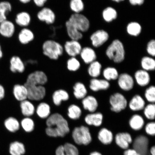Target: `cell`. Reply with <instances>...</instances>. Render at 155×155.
Returning a JSON list of instances; mask_svg holds the SVG:
<instances>
[{
  "instance_id": "cell-1",
  "label": "cell",
  "mask_w": 155,
  "mask_h": 155,
  "mask_svg": "<svg viewBox=\"0 0 155 155\" xmlns=\"http://www.w3.org/2000/svg\"><path fill=\"white\" fill-rule=\"evenodd\" d=\"M65 32L68 38L79 41L83 37L82 32H86L90 26V21L81 13H72L64 24Z\"/></svg>"
},
{
  "instance_id": "cell-2",
  "label": "cell",
  "mask_w": 155,
  "mask_h": 155,
  "mask_svg": "<svg viewBox=\"0 0 155 155\" xmlns=\"http://www.w3.org/2000/svg\"><path fill=\"white\" fill-rule=\"evenodd\" d=\"M46 134L52 137H64L70 131L67 120L61 113L51 114L46 119Z\"/></svg>"
},
{
  "instance_id": "cell-3",
  "label": "cell",
  "mask_w": 155,
  "mask_h": 155,
  "mask_svg": "<svg viewBox=\"0 0 155 155\" xmlns=\"http://www.w3.org/2000/svg\"><path fill=\"white\" fill-rule=\"evenodd\" d=\"M42 55L50 61H58L65 55L63 44L53 39H47L41 46Z\"/></svg>"
},
{
  "instance_id": "cell-4",
  "label": "cell",
  "mask_w": 155,
  "mask_h": 155,
  "mask_svg": "<svg viewBox=\"0 0 155 155\" xmlns=\"http://www.w3.org/2000/svg\"><path fill=\"white\" fill-rule=\"evenodd\" d=\"M72 137L74 143L79 146H87L92 141L90 128L85 125L75 127L72 131Z\"/></svg>"
},
{
  "instance_id": "cell-5",
  "label": "cell",
  "mask_w": 155,
  "mask_h": 155,
  "mask_svg": "<svg viewBox=\"0 0 155 155\" xmlns=\"http://www.w3.org/2000/svg\"><path fill=\"white\" fill-rule=\"evenodd\" d=\"M106 54L114 63H121L125 58V51L123 43L119 40H114L108 46Z\"/></svg>"
},
{
  "instance_id": "cell-6",
  "label": "cell",
  "mask_w": 155,
  "mask_h": 155,
  "mask_svg": "<svg viewBox=\"0 0 155 155\" xmlns=\"http://www.w3.org/2000/svg\"><path fill=\"white\" fill-rule=\"evenodd\" d=\"M33 18L38 22L48 26L55 24L57 19L55 11L51 7L47 5L38 9Z\"/></svg>"
},
{
  "instance_id": "cell-7",
  "label": "cell",
  "mask_w": 155,
  "mask_h": 155,
  "mask_svg": "<svg viewBox=\"0 0 155 155\" xmlns=\"http://www.w3.org/2000/svg\"><path fill=\"white\" fill-rule=\"evenodd\" d=\"M110 109L115 113H119L126 109L128 102L124 96L121 93L116 92L111 95L109 98Z\"/></svg>"
},
{
  "instance_id": "cell-8",
  "label": "cell",
  "mask_w": 155,
  "mask_h": 155,
  "mask_svg": "<svg viewBox=\"0 0 155 155\" xmlns=\"http://www.w3.org/2000/svg\"><path fill=\"white\" fill-rule=\"evenodd\" d=\"M48 79L46 74L41 70H36L27 76L25 85L44 86L48 83Z\"/></svg>"
},
{
  "instance_id": "cell-9",
  "label": "cell",
  "mask_w": 155,
  "mask_h": 155,
  "mask_svg": "<svg viewBox=\"0 0 155 155\" xmlns=\"http://www.w3.org/2000/svg\"><path fill=\"white\" fill-rule=\"evenodd\" d=\"M24 85L28 90V100L38 102L41 101L45 98L47 91L44 86Z\"/></svg>"
},
{
  "instance_id": "cell-10",
  "label": "cell",
  "mask_w": 155,
  "mask_h": 155,
  "mask_svg": "<svg viewBox=\"0 0 155 155\" xmlns=\"http://www.w3.org/2000/svg\"><path fill=\"white\" fill-rule=\"evenodd\" d=\"M35 38L34 31L30 27L19 28L17 33V40L21 46L29 45L34 41Z\"/></svg>"
},
{
  "instance_id": "cell-11",
  "label": "cell",
  "mask_w": 155,
  "mask_h": 155,
  "mask_svg": "<svg viewBox=\"0 0 155 155\" xmlns=\"http://www.w3.org/2000/svg\"><path fill=\"white\" fill-rule=\"evenodd\" d=\"M32 15L26 9H22L17 12L15 15L14 23L19 28H28L31 25Z\"/></svg>"
},
{
  "instance_id": "cell-12",
  "label": "cell",
  "mask_w": 155,
  "mask_h": 155,
  "mask_svg": "<svg viewBox=\"0 0 155 155\" xmlns=\"http://www.w3.org/2000/svg\"><path fill=\"white\" fill-rule=\"evenodd\" d=\"M65 55L69 57H76L79 55L82 48L79 41L68 39L63 44Z\"/></svg>"
},
{
  "instance_id": "cell-13",
  "label": "cell",
  "mask_w": 155,
  "mask_h": 155,
  "mask_svg": "<svg viewBox=\"0 0 155 155\" xmlns=\"http://www.w3.org/2000/svg\"><path fill=\"white\" fill-rule=\"evenodd\" d=\"M114 140L116 145L124 150L130 148L133 141L131 135L127 132L116 134L114 136Z\"/></svg>"
},
{
  "instance_id": "cell-14",
  "label": "cell",
  "mask_w": 155,
  "mask_h": 155,
  "mask_svg": "<svg viewBox=\"0 0 155 155\" xmlns=\"http://www.w3.org/2000/svg\"><path fill=\"white\" fill-rule=\"evenodd\" d=\"M10 71L13 74L24 73L26 69L24 60L18 55H14L9 60Z\"/></svg>"
},
{
  "instance_id": "cell-15",
  "label": "cell",
  "mask_w": 155,
  "mask_h": 155,
  "mask_svg": "<svg viewBox=\"0 0 155 155\" xmlns=\"http://www.w3.org/2000/svg\"><path fill=\"white\" fill-rule=\"evenodd\" d=\"M117 80L118 86L120 88L125 91H129L132 90L134 87V79L127 73L119 74Z\"/></svg>"
},
{
  "instance_id": "cell-16",
  "label": "cell",
  "mask_w": 155,
  "mask_h": 155,
  "mask_svg": "<svg viewBox=\"0 0 155 155\" xmlns=\"http://www.w3.org/2000/svg\"><path fill=\"white\" fill-rule=\"evenodd\" d=\"M16 26L14 22L7 19L0 23V34L4 37L12 38L16 31Z\"/></svg>"
},
{
  "instance_id": "cell-17",
  "label": "cell",
  "mask_w": 155,
  "mask_h": 155,
  "mask_svg": "<svg viewBox=\"0 0 155 155\" xmlns=\"http://www.w3.org/2000/svg\"><path fill=\"white\" fill-rule=\"evenodd\" d=\"M103 120V115L100 112H94L87 114L84 119L85 123L87 125L96 127H101Z\"/></svg>"
},
{
  "instance_id": "cell-18",
  "label": "cell",
  "mask_w": 155,
  "mask_h": 155,
  "mask_svg": "<svg viewBox=\"0 0 155 155\" xmlns=\"http://www.w3.org/2000/svg\"><path fill=\"white\" fill-rule=\"evenodd\" d=\"M51 98L54 105L59 107L61 105L63 102H66L69 100L70 95L64 89H58L52 94Z\"/></svg>"
},
{
  "instance_id": "cell-19",
  "label": "cell",
  "mask_w": 155,
  "mask_h": 155,
  "mask_svg": "<svg viewBox=\"0 0 155 155\" xmlns=\"http://www.w3.org/2000/svg\"><path fill=\"white\" fill-rule=\"evenodd\" d=\"M109 38L108 33L104 30H99L94 32L91 36V40L94 47H100Z\"/></svg>"
},
{
  "instance_id": "cell-20",
  "label": "cell",
  "mask_w": 155,
  "mask_h": 155,
  "mask_svg": "<svg viewBox=\"0 0 155 155\" xmlns=\"http://www.w3.org/2000/svg\"><path fill=\"white\" fill-rule=\"evenodd\" d=\"M19 107L21 113L24 117H32L35 114V106L28 99L20 102Z\"/></svg>"
},
{
  "instance_id": "cell-21",
  "label": "cell",
  "mask_w": 155,
  "mask_h": 155,
  "mask_svg": "<svg viewBox=\"0 0 155 155\" xmlns=\"http://www.w3.org/2000/svg\"><path fill=\"white\" fill-rule=\"evenodd\" d=\"M12 94L15 99L19 102L28 99V91L25 85L16 84L12 88Z\"/></svg>"
},
{
  "instance_id": "cell-22",
  "label": "cell",
  "mask_w": 155,
  "mask_h": 155,
  "mask_svg": "<svg viewBox=\"0 0 155 155\" xmlns=\"http://www.w3.org/2000/svg\"><path fill=\"white\" fill-rule=\"evenodd\" d=\"M79 149L74 144L66 143L58 147L55 155H79Z\"/></svg>"
},
{
  "instance_id": "cell-23",
  "label": "cell",
  "mask_w": 155,
  "mask_h": 155,
  "mask_svg": "<svg viewBox=\"0 0 155 155\" xmlns=\"http://www.w3.org/2000/svg\"><path fill=\"white\" fill-rule=\"evenodd\" d=\"M35 114L40 119H46L51 115V107L48 102H41L36 107Z\"/></svg>"
},
{
  "instance_id": "cell-24",
  "label": "cell",
  "mask_w": 155,
  "mask_h": 155,
  "mask_svg": "<svg viewBox=\"0 0 155 155\" xmlns=\"http://www.w3.org/2000/svg\"><path fill=\"white\" fill-rule=\"evenodd\" d=\"M110 86V83L107 81L105 79H99L97 78L91 79L89 86L90 90L94 92L107 90Z\"/></svg>"
},
{
  "instance_id": "cell-25",
  "label": "cell",
  "mask_w": 155,
  "mask_h": 155,
  "mask_svg": "<svg viewBox=\"0 0 155 155\" xmlns=\"http://www.w3.org/2000/svg\"><path fill=\"white\" fill-rule=\"evenodd\" d=\"M97 138L103 144L108 145L114 140V135L112 132L105 127H102L99 130Z\"/></svg>"
},
{
  "instance_id": "cell-26",
  "label": "cell",
  "mask_w": 155,
  "mask_h": 155,
  "mask_svg": "<svg viewBox=\"0 0 155 155\" xmlns=\"http://www.w3.org/2000/svg\"><path fill=\"white\" fill-rule=\"evenodd\" d=\"M134 79L137 84L141 87L148 86L150 81V73L143 69L138 70L136 71Z\"/></svg>"
},
{
  "instance_id": "cell-27",
  "label": "cell",
  "mask_w": 155,
  "mask_h": 155,
  "mask_svg": "<svg viewBox=\"0 0 155 155\" xmlns=\"http://www.w3.org/2000/svg\"><path fill=\"white\" fill-rule=\"evenodd\" d=\"M145 122L144 118L138 114L133 115L129 121V127L134 131H140L144 127Z\"/></svg>"
},
{
  "instance_id": "cell-28",
  "label": "cell",
  "mask_w": 155,
  "mask_h": 155,
  "mask_svg": "<svg viewBox=\"0 0 155 155\" xmlns=\"http://www.w3.org/2000/svg\"><path fill=\"white\" fill-rule=\"evenodd\" d=\"M128 104L130 109L133 111H141L144 109L146 105L144 99L139 94L134 96Z\"/></svg>"
},
{
  "instance_id": "cell-29",
  "label": "cell",
  "mask_w": 155,
  "mask_h": 155,
  "mask_svg": "<svg viewBox=\"0 0 155 155\" xmlns=\"http://www.w3.org/2000/svg\"><path fill=\"white\" fill-rule=\"evenodd\" d=\"M82 104L85 110L90 113L95 112L98 106L97 100L94 96H87L82 100Z\"/></svg>"
},
{
  "instance_id": "cell-30",
  "label": "cell",
  "mask_w": 155,
  "mask_h": 155,
  "mask_svg": "<svg viewBox=\"0 0 155 155\" xmlns=\"http://www.w3.org/2000/svg\"><path fill=\"white\" fill-rule=\"evenodd\" d=\"M3 124L5 128L10 132H16L20 129V122L14 116H9L6 118L4 121Z\"/></svg>"
},
{
  "instance_id": "cell-31",
  "label": "cell",
  "mask_w": 155,
  "mask_h": 155,
  "mask_svg": "<svg viewBox=\"0 0 155 155\" xmlns=\"http://www.w3.org/2000/svg\"><path fill=\"white\" fill-rule=\"evenodd\" d=\"M79 55L83 61L86 64H90L95 61L97 58L94 50L88 47L82 48Z\"/></svg>"
},
{
  "instance_id": "cell-32",
  "label": "cell",
  "mask_w": 155,
  "mask_h": 155,
  "mask_svg": "<svg viewBox=\"0 0 155 155\" xmlns=\"http://www.w3.org/2000/svg\"><path fill=\"white\" fill-rule=\"evenodd\" d=\"M73 94L77 100H82L87 96L88 91L85 85L80 82L75 83L73 86Z\"/></svg>"
},
{
  "instance_id": "cell-33",
  "label": "cell",
  "mask_w": 155,
  "mask_h": 155,
  "mask_svg": "<svg viewBox=\"0 0 155 155\" xmlns=\"http://www.w3.org/2000/svg\"><path fill=\"white\" fill-rule=\"evenodd\" d=\"M67 111L68 117L73 120L79 119L82 115V109L80 107L75 104H71L69 106Z\"/></svg>"
},
{
  "instance_id": "cell-34",
  "label": "cell",
  "mask_w": 155,
  "mask_h": 155,
  "mask_svg": "<svg viewBox=\"0 0 155 155\" xmlns=\"http://www.w3.org/2000/svg\"><path fill=\"white\" fill-rule=\"evenodd\" d=\"M12 5L8 1L0 2V23L7 19V15L12 10Z\"/></svg>"
},
{
  "instance_id": "cell-35",
  "label": "cell",
  "mask_w": 155,
  "mask_h": 155,
  "mask_svg": "<svg viewBox=\"0 0 155 155\" xmlns=\"http://www.w3.org/2000/svg\"><path fill=\"white\" fill-rule=\"evenodd\" d=\"M102 65L99 62L94 61L90 64L88 68L89 75L93 78H97L101 73Z\"/></svg>"
},
{
  "instance_id": "cell-36",
  "label": "cell",
  "mask_w": 155,
  "mask_h": 155,
  "mask_svg": "<svg viewBox=\"0 0 155 155\" xmlns=\"http://www.w3.org/2000/svg\"><path fill=\"white\" fill-rule=\"evenodd\" d=\"M68 7L72 13H81L84 9V5L82 0H69Z\"/></svg>"
},
{
  "instance_id": "cell-37",
  "label": "cell",
  "mask_w": 155,
  "mask_h": 155,
  "mask_svg": "<svg viewBox=\"0 0 155 155\" xmlns=\"http://www.w3.org/2000/svg\"><path fill=\"white\" fill-rule=\"evenodd\" d=\"M25 152L24 145L22 143L16 141L10 145L9 152L11 155H22Z\"/></svg>"
},
{
  "instance_id": "cell-38",
  "label": "cell",
  "mask_w": 155,
  "mask_h": 155,
  "mask_svg": "<svg viewBox=\"0 0 155 155\" xmlns=\"http://www.w3.org/2000/svg\"><path fill=\"white\" fill-rule=\"evenodd\" d=\"M104 79L108 82L111 80H117L119 76L117 69L113 67H108L104 69L102 72Z\"/></svg>"
},
{
  "instance_id": "cell-39",
  "label": "cell",
  "mask_w": 155,
  "mask_h": 155,
  "mask_svg": "<svg viewBox=\"0 0 155 155\" xmlns=\"http://www.w3.org/2000/svg\"><path fill=\"white\" fill-rule=\"evenodd\" d=\"M66 66L68 71L75 72L80 68L81 64L76 57H69L66 62Z\"/></svg>"
},
{
  "instance_id": "cell-40",
  "label": "cell",
  "mask_w": 155,
  "mask_h": 155,
  "mask_svg": "<svg viewBox=\"0 0 155 155\" xmlns=\"http://www.w3.org/2000/svg\"><path fill=\"white\" fill-rule=\"evenodd\" d=\"M20 123V126L26 132H32L34 130L35 121L31 117H24L21 120Z\"/></svg>"
},
{
  "instance_id": "cell-41",
  "label": "cell",
  "mask_w": 155,
  "mask_h": 155,
  "mask_svg": "<svg viewBox=\"0 0 155 155\" xmlns=\"http://www.w3.org/2000/svg\"><path fill=\"white\" fill-rule=\"evenodd\" d=\"M141 67L142 69L148 71L154 70L155 69V61L153 58L149 57H144L141 59Z\"/></svg>"
},
{
  "instance_id": "cell-42",
  "label": "cell",
  "mask_w": 155,
  "mask_h": 155,
  "mask_svg": "<svg viewBox=\"0 0 155 155\" xmlns=\"http://www.w3.org/2000/svg\"><path fill=\"white\" fill-rule=\"evenodd\" d=\"M117 12L115 9L111 7H108L104 9L102 12L103 17L106 22H111L117 17Z\"/></svg>"
},
{
  "instance_id": "cell-43",
  "label": "cell",
  "mask_w": 155,
  "mask_h": 155,
  "mask_svg": "<svg viewBox=\"0 0 155 155\" xmlns=\"http://www.w3.org/2000/svg\"><path fill=\"white\" fill-rule=\"evenodd\" d=\"M128 33L131 36H137L140 34L141 31V25L137 22H131L127 27Z\"/></svg>"
},
{
  "instance_id": "cell-44",
  "label": "cell",
  "mask_w": 155,
  "mask_h": 155,
  "mask_svg": "<svg viewBox=\"0 0 155 155\" xmlns=\"http://www.w3.org/2000/svg\"><path fill=\"white\" fill-rule=\"evenodd\" d=\"M143 110L145 117L150 121L153 120L155 117V105L154 103H149L145 105Z\"/></svg>"
},
{
  "instance_id": "cell-45",
  "label": "cell",
  "mask_w": 155,
  "mask_h": 155,
  "mask_svg": "<svg viewBox=\"0 0 155 155\" xmlns=\"http://www.w3.org/2000/svg\"><path fill=\"white\" fill-rule=\"evenodd\" d=\"M144 97L145 99L150 103H154L155 101V87L152 85L145 90Z\"/></svg>"
},
{
  "instance_id": "cell-46",
  "label": "cell",
  "mask_w": 155,
  "mask_h": 155,
  "mask_svg": "<svg viewBox=\"0 0 155 155\" xmlns=\"http://www.w3.org/2000/svg\"><path fill=\"white\" fill-rule=\"evenodd\" d=\"M144 131L147 135L151 137H155V123L151 121L147 123L144 127Z\"/></svg>"
},
{
  "instance_id": "cell-47",
  "label": "cell",
  "mask_w": 155,
  "mask_h": 155,
  "mask_svg": "<svg viewBox=\"0 0 155 155\" xmlns=\"http://www.w3.org/2000/svg\"><path fill=\"white\" fill-rule=\"evenodd\" d=\"M148 53L152 57L155 55V41L154 40L150 41L147 45V48Z\"/></svg>"
},
{
  "instance_id": "cell-48",
  "label": "cell",
  "mask_w": 155,
  "mask_h": 155,
  "mask_svg": "<svg viewBox=\"0 0 155 155\" xmlns=\"http://www.w3.org/2000/svg\"><path fill=\"white\" fill-rule=\"evenodd\" d=\"M49 0H32V3L36 8L39 9L45 6Z\"/></svg>"
},
{
  "instance_id": "cell-49",
  "label": "cell",
  "mask_w": 155,
  "mask_h": 155,
  "mask_svg": "<svg viewBox=\"0 0 155 155\" xmlns=\"http://www.w3.org/2000/svg\"><path fill=\"white\" fill-rule=\"evenodd\" d=\"M6 90L2 84L0 83V101H3L5 97Z\"/></svg>"
},
{
  "instance_id": "cell-50",
  "label": "cell",
  "mask_w": 155,
  "mask_h": 155,
  "mask_svg": "<svg viewBox=\"0 0 155 155\" xmlns=\"http://www.w3.org/2000/svg\"><path fill=\"white\" fill-rule=\"evenodd\" d=\"M124 155H141L133 148H129L124 150Z\"/></svg>"
},
{
  "instance_id": "cell-51",
  "label": "cell",
  "mask_w": 155,
  "mask_h": 155,
  "mask_svg": "<svg viewBox=\"0 0 155 155\" xmlns=\"http://www.w3.org/2000/svg\"><path fill=\"white\" fill-rule=\"evenodd\" d=\"M129 1L131 5H141L144 3V0H129Z\"/></svg>"
},
{
  "instance_id": "cell-52",
  "label": "cell",
  "mask_w": 155,
  "mask_h": 155,
  "mask_svg": "<svg viewBox=\"0 0 155 155\" xmlns=\"http://www.w3.org/2000/svg\"><path fill=\"white\" fill-rule=\"evenodd\" d=\"M20 5L26 6L32 3V0H17Z\"/></svg>"
},
{
  "instance_id": "cell-53",
  "label": "cell",
  "mask_w": 155,
  "mask_h": 155,
  "mask_svg": "<svg viewBox=\"0 0 155 155\" xmlns=\"http://www.w3.org/2000/svg\"><path fill=\"white\" fill-rule=\"evenodd\" d=\"M149 153L151 155H155V145L150 147L149 149Z\"/></svg>"
},
{
  "instance_id": "cell-54",
  "label": "cell",
  "mask_w": 155,
  "mask_h": 155,
  "mask_svg": "<svg viewBox=\"0 0 155 155\" xmlns=\"http://www.w3.org/2000/svg\"><path fill=\"white\" fill-rule=\"evenodd\" d=\"M90 155H102L100 153L97 151H94L90 153Z\"/></svg>"
},
{
  "instance_id": "cell-55",
  "label": "cell",
  "mask_w": 155,
  "mask_h": 155,
  "mask_svg": "<svg viewBox=\"0 0 155 155\" xmlns=\"http://www.w3.org/2000/svg\"><path fill=\"white\" fill-rule=\"evenodd\" d=\"M3 57V53L2 51V48L1 45H0V59H2Z\"/></svg>"
},
{
  "instance_id": "cell-56",
  "label": "cell",
  "mask_w": 155,
  "mask_h": 155,
  "mask_svg": "<svg viewBox=\"0 0 155 155\" xmlns=\"http://www.w3.org/2000/svg\"><path fill=\"white\" fill-rule=\"evenodd\" d=\"M112 1L116 2H120L124 1V0H112Z\"/></svg>"
}]
</instances>
